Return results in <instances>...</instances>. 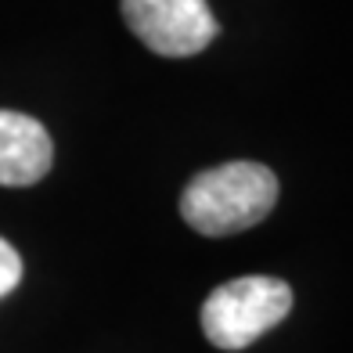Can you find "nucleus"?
Instances as JSON below:
<instances>
[{"label": "nucleus", "mask_w": 353, "mask_h": 353, "mask_svg": "<svg viewBox=\"0 0 353 353\" xmlns=\"http://www.w3.org/2000/svg\"><path fill=\"white\" fill-rule=\"evenodd\" d=\"M123 19L148 51L166 58L199 54L220 33L205 0H123Z\"/></svg>", "instance_id": "obj_3"}, {"label": "nucleus", "mask_w": 353, "mask_h": 353, "mask_svg": "<svg viewBox=\"0 0 353 353\" xmlns=\"http://www.w3.org/2000/svg\"><path fill=\"white\" fill-rule=\"evenodd\" d=\"M54 163V144L43 123L26 112L0 108V184L29 188L47 176Z\"/></svg>", "instance_id": "obj_4"}, {"label": "nucleus", "mask_w": 353, "mask_h": 353, "mask_svg": "<svg viewBox=\"0 0 353 353\" xmlns=\"http://www.w3.org/2000/svg\"><path fill=\"white\" fill-rule=\"evenodd\" d=\"M19 281H22V256L0 238V299H4Z\"/></svg>", "instance_id": "obj_5"}, {"label": "nucleus", "mask_w": 353, "mask_h": 353, "mask_svg": "<svg viewBox=\"0 0 353 353\" xmlns=\"http://www.w3.org/2000/svg\"><path fill=\"white\" fill-rule=\"evenodd\" d=\"M278 202V176L260 163H223L199 173L181 195V216L205 238L256 228Z\"/></svg>", "instance_id": "obj_1"}, {"label": "nucleus", "mask_w": 353, "mask_h": 353, "mask_svg": "<svg viewBox=\"0 0 353 353\" xmlns=\"http://www.w3.org/2000/svg\"><path fill=\"white\" fill-rule=\"evenodd\" d=\"M292 310V288L281 278L270 274H249L234 278L210 292L202 303V335L220 350H245L260 339L263 332L288 317Z\"/></svg>", "instance_id": "obj_2"}]
</instances>
